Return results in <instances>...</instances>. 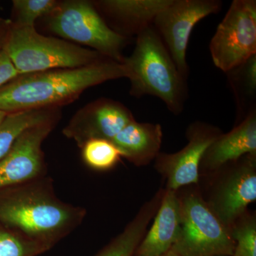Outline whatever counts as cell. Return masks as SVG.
I'll return each mask as SVG.
<instances>
[{
    "label": "cell",
    "instance_id": "6da1fadb",
    "mask_svg": "<svg viewBox=\"0 0 256 256\" xmlns=\"http://www.w3.org/2000/svg\"><path fill=\"white\" fill-rule=\"evenodd\" d=\"M0 198V224L28 242L50 250L74 232L86 210L57 197L46 175L5 188Z\"/></svg>",
    "mask_w": 256,
    "mask_h": 256
},
{
    "label": "cell",
    "instance_id": "7a4b0ae2",
    "mask_svg": "<svg viewBox=\"0 0 256 256\" xmlns=\"http://www.w3.org/2000/svg\"><path fill=\"white\" fill-rule=\"evenodd\" d=\"M127 77L124 64L110 60L80 68L22 74L0 88V110L56 108L76 100L89 88Z\"/></svg>",
    "mask_w": 256,
    "mask_h": 256
},
{
    "label": "cell",
    "instance_id": "3957f363",
    "mask_svg": "<svg viewBox=\"0 0 256 256\" xmlns=\"http://www.w3.org/2000/svg\"><path fill=\"white\" fill-rule=\"evenodd\" d=\"M122 64L130 82V96H154L175 116L183 112L188 98L186 78L178 72L152 25L136 36L134 50Z\"/></svg>",
    "mask_w": 256,
    "mask_h": 256
},
{
    "label": "cell",
    "instance_id": "277c9868",
    "mask_svg": "<svg viewBox=\"0 0 256 256\" xmlns=\"http://www.w3.org/2000/svg\"><path fill=\"white\" fill-rule=\"evenodd\" d=\"M2 48L20 75L80 68L108 60L90 48L44 36L35 28H18L12 23Z\"/></svg>",
    "mask_w": 256,
    "mask_h": 256
},
{
    "label": "cell",
    "instance_id": "5b68a950",
    "mask_svg": "<svg viewBox=\"0 0 256 256\" xmlns=\"http://www.w3.org/2000/svg\"><path fill=\"white\" fill-rule=\"evenodd\" d=\"M178 195L180 232L171 250L180 256H233L230 229L212 213L200 190L192 186Z\"/></svg>",
    "mask_w": 256,
    "mask_h": 256
},
{
    "label": "cell",
    "instance_id": "8992f818",
    "mask_svg": "<svg viewBox=\"0 0 256 256\" xmlns=\"http://www.w3.org/2000/svg\"><path fill=\"white\" fill-rule=\"evenodd\" d=\"M46 18L48 28L55 34L88 46L106 58L124 62L122 50L129 40L107 24L94 3L84 0L60 2Z\"/></svg>",
    "mask_w": 256,
    "mask_h": 256
},
{
    "label": "cell",
    "instance_id": "52a82bcc",
    "mask_svg": "<svg viewBox=\"0 0 256 256\" xmlns=\"http://www.w3.org/2000/svg\"><path fill=\"white\" fill-rule=\"evenodd\" d=\"M214 174L208 194L203 197L216 218L230 229L256 200V154L224 165Z\"/></svg>",
    "mask_w": 256,
    "mask_h": 256
},
{
    "label": "cell",
    "instance_id": "ba28073f",
    "mask_svg": "<svg viewBox=\"0 0 256 256\" xmlns=\"http://www.w3.org/2000/svg\"><path fill=\"white\" fill-rule=\"evenodd\" d=\"M215 66L226 73L256 55V1L234 0L210 44Z\"/></svg>",
    "mask_w": 256,
    "mask_h": 256
},
{
    "label": "cell",
    "instance_id": "9c48e42d",
    "mask_svg": "<svg viewBox=\"0 0 256 256\" xmlns=\"http://www.w3.org/2000/svg\"><path fill=\"white\" fill-rule=\"evenodd\" d=\"M220 0H172L153 21L178 72L188 79L190 68L186 50L194 28L203 18L220 11Z\"/></svg>",
    "mask_w": 256,
    "mask_h": 256
},
{
    "label": "cell",
    "instance_id": "30bf717a",
    "mask_svg": "<svg viewBox=\"0 0 256 256\" xmlns=\"http://www.w3.org/2000/svg\"><path fill=\"white\" fill-rule=\"evenodd\" d=\"M222 133L220 128L214 126L195 121L186 129L188 143L183 149L172 154L159 153L154 160V168L166 180V190L176 192L198 184L204 154Z\"/></svg>",
    "mask_w": 256,
    "mask_h": 256
},
{
    "label": "cell",
    "instance_id": "8fae6325",
    "mask_svg": "<svg viewBox=\"0 0 256 256\" xmlns=\"http://www.w3.org/2000/svg\"><path fill=\"white\" fill-rule=\"evenodd\" d=\"M58 119L28 128L0 160V190L46 175L42 146Z\"/></svg>",
    "mask_w": 256,
    "mask_h": 256
},
{
    "label": "cell",
    "instance_id": "7c38bea8",
    "mask_svg": "<svg viewBox=\"0 0 256 256\" xmlns=\"http://www.w3.org/2000/svg\"><path fill=\"white\" fill-rule=\"evenodd\" d=\"M134 116L124 104L108 98L98 99L76 112L63 129V134L79 148L95 139L112 140Z\"/></svg>",
    "mask_w": 256,
    "mask_h": 256
},
{
    "label": "cell",
    "instance_id": "4fadbf2b",
    "mask_svg": "<svg viewBox=\"0 0 256 256\" xmlns=\"http://www.w3.org/2000/svg\"><path fill=\"white\" fill-rule=\"evenodd\" d=\"M172 0H100L94 5L109 26L121 36H136L152 25Z\"/></svg>",
    "mask_w": 256,
    "mask_h": 256
},
{
    "label": "cell",
    "instance_id": "5bb4252c",
    "mask_svg": "<svg viewBox=\"0 0 256 256\" xmlns=\"http://www.w3.org/2000/svg\"><path fill=\"white\" fill-rule=\"evenodd\" d=\"M248 154H256V110L230 132L222 133L207 148L200 163V174L202 172L212 174Z\"/></svg>",
    "mask_w": 256,
    "mask_h": 256
},
{
    "label": "cell",
    "instance_id": "9a60e30c",
    "mask_svg": "<svg viewBox=\"0 0 256 256\" xmlns=\"http://www.w3.org/2000/svg\"><path fill=\"white\" fill-rule=\"evenodd\" d=\"M134 256H160L171 250L180 232L178 192L165 188L161 203Z\"/></svg>",
    "mask_w": 256,
    "mask_h": 256
},
{
    "label": "cell",
    "instance_id": "2e32d148",
    "mask_svg": "<svg viewBox=\"0 0 256 256\" xmlns=\"http://www.w3.org/2000/svg\"><path fill=\"white\" fill-rule=\"evenodd\" d=\"M163 132L161 126L150 122L128 124L111 142L122 158L136 166H146L156 160L160 152Z\"/></svg>",
    "mask_w": 256,
    "mask_h": 256
},
{
    "label": "cell",
    "instance_id": "e0dca14e",
    "mask_svg": "<svg viewBox=\"0 0 256 256\" xmlns=\"http://www.w3.org/2000/svg\"><path fill=\"white\" fill-rule=\"evenodd\" d=\"M60 109L45 108L8 114L0 124V160L12 149L16 140L28 128L60 119Z\"/></svg>",
    "mask_w": 256,
    "mask_h": 256
},
{
    "label": "cell",
    "instance_id": "ac0fdd59",
    "mask_svg": "<svg viewBox=\"0 0 256 256\" xmlns=\"http://www.w3.org/2000/svg\"><path fill=\"white\" fill-rule=\"evenodd\" d=\"M242 120L256 110V55L226 73Z\"/></svg>",
    "mask_w": 256,
    "mask_h": 256
},
{
    "label": "cell",
    "instance_id": "d6986e66",
    "mask_svg": "<svg viewBox=\"0 0 256 256\" xmlns=\"http://www.w3.org/2000/svg\"><path fill=\"white\" fill-rule=\"evenodd\" d=\"M80 149L85 164L96 171L112 169L122 158L114 143L106 140H92L86 142Z\"/></svg>",
    "mask_w": 256,
    "mask_h": 256
},
{
    "label": "cell",
    "instance_id": "ffe728a7",
    "mask_svg": "<svg viewBox=\"0 0 256 256\" xmlns=\"http://www.w3.org/2000/svg\"><path fill=\"white\" fill-rule=\"evenodd\" d=\"M60 2L55 0H14L13 26L35 28V22L42 16L52 14Z\"/></svg>",
    "mask_w": 256,
    "mask_h": 256
},
{
    "label": "cell",
    "instance_id": "44dd1931",
    "mask_svg": "<svg viewBox=\"0 0 256 256\" xmlns=\"http://www.w3.org/2000/svg\"><path fill=\"white\" fill-rule=\"evenodd\" d=\"M235 242L233 256H256V220L248 212L230 228Z\"/></svg>",
    "mask_w": 256,
    "mask_h": 256
},
{
    "label": "cell",
    "instance_id": "7402d4cb",
    "mask_svg": "<svg viewBox=\"0 0 256 256\" xmlns=\"http://www.w3.org/2000/svg\"><path fill=\"white\" fill-rule=\"evenodd\" d=\"M44 252L40 246L28 242L4 226L0 228V256H36Z\"/></svg>",
    "mask_w": 256,
    "mask_h": 256
},
{
    "label": "cell",
    "instance_id": "603a6c76",
    "mask_svg": "<svg viewBox=\"0 0 256 256\" xmlns=\"http://www.w3.org/2000/svg\"><path fill=\"white\" fill-rule=\"evenodd\" d=\"M10 57L3 48L0 50V88L20 76Z\"/></svg>",
    "mask_w": 256,
    "mask_h": 256
},
{
    "label": "cell",
    "instance_id": "cb8c5ba5",
    "mask_svg": "<svg viewBox=\"0 0 256 256\" xmlns=\"http://www.w3.org/2000/svg\"><path fill=\"white\" fill-rule=\"evenodd\" d=\"M94 256H128L124 250L118 246L108 244L104 248Z\"/></svg>",
    "mask_w": 256,
    "mask_h": 256
},
{
    "label": "cell",
    "instance_id": "d4e9b609",
    "mask_svg": "<svg viewBox=\"0 0 256 256\" xmlns=\"http://www.w3.org/2000/svg\"><path fill=\"white\" fill-rule=\"evenodd\" d=\"M12 26V21L10 20L0 18V50L3 48L4 42L6 41L8 32Z\"/></svg>",
    "mask_w": 256,
    "mask_h": 256
},
{
    "label": "cell",
    "instance_id": "484cf974",
    "mask_svg": "<svg viewBox=\"0 0 256 256\" xmlns=\"http://www.w3.org/2000/svg\"><path fill=\"white\" fill-rule=\"evenodd\" d=\"M8 114H6V112H4V111L0 110V124L4 120L5 117H6Z\"/></svg>",
    "mask_w": 256,
    "mask_h": 256
},
{
    "label": "cell",
    "instance_id": "4316f807",
    "mask_svg": "<svg viewBox=\"0 0 256 256\" xmlns=\"http://www.w3.org/2000/svg\"><path fill=\"white\" fill-rule=\"evenodd\" d=\"M160 256H180L178 254H175L172 250H170V252H166V254H163Z\"/></svg>",
    "mask_w": 256,
    "mask_h": 256
}]
</instances>
